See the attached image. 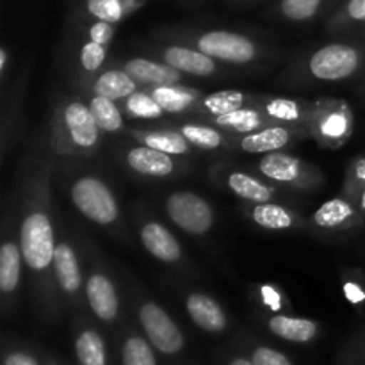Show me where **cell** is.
<instances>
[{"label":"cell","instance_id":"1","mask_svg":"<svg viewBox=\"0 0 365 365\" xmlns=\"http://www.w3.org/2000/svg\"><path fill=\"white\" fill-rule=\"evenodd\" d=\"M18 210V239L34 298L43 314L56 312L53 257L57 241L52 207V163L43 153H34L24 160Z\"/></svg>","mask_w":365,"mask_h":365},{"label":"cell","instance_id":"2","mask_svg":"<svg viewBox=\"0 0 365 365\" xmlns=\"http://www.w3.org/2000/svg\"><path fill=\"white\" fill-rule=\"evenodd\" d=\"M100 132L88 103L77 98L63 100L50 120V150L53 155L86 159L98 150Z\"/></svg>","mask_w":365,"mask_h":365},{"label":"cell","instance_id":"3","mask_svg":"<svg viewBox=\"0 0 365 365\" xmlns=\"http://www.w3.org/2000/svg\"><path fill=\"white\" fill-rule=\"evenodd\" d=\"M185 45L198 48L212 59L228 64H250L255 63L262 56L259 43L250 36L225 29H210V31L191 32L184 36Z\"/></svg>","mask_w":365,"mask_h":365},{"label":"cell","instance_id":"4","mask_svg":"<svg viewBox=\"0 0 365 365\" xmlns=\"http://www.w3.org/2000/svg\"><path fill=\"white\" fill-rule=\"evenodd\" d=\"M365 64V45L328 43L310 53L307 71L316 81L339 82L351 78Z\"/></svg>","mask_w":365,"mask_h":365},{"label":"cell","instance_id":"5","mask_svg":"<svg viewBox=\"0 0 365 365\" xmlns=\"http://www.w3.org/2000/svg\"><path fill=\"white\" fill-rule=\"evenodd\" d=\"M71 203L78 212L100 227H113L120 220V205L106 180L95 175L78 177L70 187Z\"/></svg>","mask_w":365,"mask_h":365},{"label":"cell","instance_id":"6","mask_svg":"<svg viewBox=\"0 0 365 365\" xmlns=\"http://www.w3.org/2000/svg\"><path fill=\"white\" fill-rule=\"evenodd\" d=\"M257 171L273 184L299 191H312L321 187L324 182V175L316 166L284 150L264 153L257 164Z\"/></svg>","mask_w":365,"mask_h":365},{"label":"cell","instance_id":"7","mask_svg":"<svg viewBox=\"0 0 365 365\" xmlns=\"http://www.w3.org/2000/svg\"><path fill=\"white\" fill-rule=\"evenodd\" d=\"M138 319L146 339L153 348L166 356L178 355L184 349L185 339L173 317L155 302L145 299L138 305Z\"/></svg>","mask_w":365,"mask_h":365},{"label":"cell","instance_id":"8","mask_svg":"<svg viewBox=\"0 0 365 365\" xmlns=\"http://www.w3.org/2000/svg\"><path fill=\"white\" fill-rule=\"evenodd\" d=\"M168 217L191 235H205L214 227V209L202 195L192 191H175L164 202Z\"/></svg>","mask_w":365,"mask_h":365},{"label":"cell","instance_id":"9","mask_svg":"<svg viewBox=\"0 0 365 365\" xmlns=\"http://www.w3.org/2000/svg\"><path fill=\"white\" fill-rule=\"evenodd\" d=\"M355 130V116L344 100H323L317 118L310 127L314 139L327 148H339L351 138Z\"/></svg>","mask_w":365,"mask_h":365},{"label":"cell","instance_id":"10","mask_svg":"<svg viewBox=\"0 0 365 365\" xmlns=\"http://www.w3.org/2000/svg\"><path fill=\"white\" fill-rule=\"evenodd\" d=\"M16 220V212H11L4 221V241L0 246V294H2L4 307L9 305L18 296L24 273V255H21L18 228L13 227Z\"/></svg>","mask_w":365,"mask_h":365},{"label":"cell","instance_id":"11","mask_svg":"<svg viewBox=\"0 0 365 365\" xmlns=\"http://www.w3.org/2000/svg\"><path fill=\"white\" fill-rule=\"evenodd\" d=\"M53 280L57 292L70 305H77L84 291V277H82L81 260L77 250L70 241H57L56 257H53Z\"/></svg>","mask_w":365,"mask_h":365},{"label":"cell","instance_id":"12","mask_svg":"<svg viewBox=\"0 0 365 365\" xmlns=\"http://www.w3.org/2000/svg\"><path fill=\"white\" fill-rule=\"evenodd\" d=\"M253 106L262 109L273 120V123L307 128V130H310L321 109V102H307V100L285 98V96H271V98L255 96Z\"/></svg>","mask_w":365,"mask_h":365},{"label":"cell","instance_id":"13","mask_svg":"<svg viewBox=\"0 0 365 365\" xmlns=\"http://www.w3.org/2000/svg\"><path fill=\"white\" fill-rule=\"evenodd\" d=\"M86 302L102 323H116L120 316V296L113 278L100 266H93L86 278Z\"/></svg>","mask_w":365,"mask_h":365},{"label":"cell","instance_id":"14","mask_svg":"<svg viewBox=\"0 0 365 365\" xmlns=\"http://www.w3.org/2000/svg\"><path fill=\"white\" fill-rule=\"evenodd\" d=\"M303 138H312L310 130L289 125L274 123L245 135H234V145L245 153H271L285 150Z\"/></svg>","mask_w":365,"mask_h":365},{"label":"cell","instance_id":"15","mask_svg":"<svg viewBox=\"0 0 365 365\" xmlns=\"http://www.w3.org/2000/svg\"><path fill=\"white\" fill-rule=\"evenodd\" d=\"M310 223L314 228L324 232H348L362 228L365 216L355 203L346 196H335L314 210Z\"/></svg>","mask_w":365,"mask_h":365},{"label":"cell","instance_id":"16","mask_svg":"<svg viewBox=\"0 0 365 365\" xmlns=\"http://www.w3.org/2000/svg\"><path fill=\"white\" fill-rule=\"evenodd\" d=\"M139 239L146 252L163 264H178L184 257L180 242L170 228L157 220H145L139 225Z\"/></svg>","mask_w":365,"mask_h":365},{"label":"cell","instance_id":"17","mask_svg":"<svg viewBox=\"0 0 365 365\" xmlns=\"http://www.w3.org/2000/svg\"><path fill=\"white\" fill-rule=\"evenodd\" d=\"M123 160L128 170L148 178H166L178 170L175 155L150 148L146 145L130 146V148L125 150Z\"/></svg>","mask_w":365,"mask_h":365},{"label":"cell","instance_id":"18","mask_svg":"<svg viewBox=\"0 0 365 365\" xmlns=\"http://www.w3.org/2000/svg\"><path fill=\"white\" fill-rule=\"evenodd\" d=\"M125 71L138 82L139 88H159V86L184 84V73L164 61L132 57L123 63Z\"/></svg>","mask_w":365,"mask_h":365},{"label":"cell","instance_id":"19","mask_svg":"<svg viewBox=\"0 0 365 365\" xmlns=\"http://www.w3.org/2000/svg\"><path fill=\"white\" fill-rule=\"evenodd\" d=\"M160 57L166 64L177 68L184 75L191 77H212L220 71L217 61L209 57L207 53L200 52L191 45H168L160 50Z\"/></svg>","mask_w":365,"mask_h":365},{"label":"cell","instance_id":"20","mask_svg":"<svg viewBox=\"0 0 365 365\" xmlns=\"http://www.w3.org/2000/svg\"><path fill=\"white\" fill-rule=\"evenodd\" d=\"M185 310L195 327L207 334H221L228 327V316L223 307L205 292H191L185 298Z\"/></svg>","mask_w":365,"mask_h":365},{"label":"cell","instance_id":"21","mask_svg":"<svg viewBox=\"0 0 365 365\" xmlns=\"http://www.w3.org/2000/svg\"><path fill=\"white\" fill-rule=\"evenodd\" d=\"M246 214L257 227L264 228V230L285 232L303 227V217L296 210L277 202L250 203Z\"/></svg>","mask_w":365,"mask_h":365},{"label":"cell","instance_id":"22","mask_svg":"<svg viewBox=\"0 0 365 365\" xmlns=\"http://www.w3.org/2000/svg\"><path fill=\"white\" fill-rule=\"evenodd\" d=\"M223 185L232 195L248 203H267L278 198V189L274 185L246 171H227L223 177Z\"/></svg>","mask_w":365,"mask_h":365},{"label":"cell","instance_id":"23","mask_svg":"<svg viewBox=\"0 0 365 365\" xmlns=\"http://www.w3.org/2000/svg\"><path fill=\"white\" fill-rule=\"evenodd\" d=\"M209 123H212L214 127L221 128V130L228 132L232 135L252 134V132L260 130V128L274 125L273 120L262 109L253 106V103L252 106L242 107V109L232 110L228 114L209 118Z\"/></svg>","mask_w":365,"mask_h":365},{"label":"cell","instance_id":"24","mask_svg":"<svg viewBox=\"0 0 365 365\" xmlns=\"http://www.w3.org/2000/svg\"><path fill=\"white\" fill-rule=\"evenodd\" d=\"M150 95L157 100L166 114H187L195 113L200 100L203 98L198 89L185 84L159 86V88H146Z\"/></svg>","mask_w":365,"mask_h":365},{"label":"cell","instance_id":"25","mask_svg":"<svg viewBox=\"0 0 365 365\" xmlns=\"http://www.w3.org/2000/svg\"><path fill=\"white\" fill-rule=\"evenodd\" d=\"M267 328L271 334L284 339L287 342H296V344H307L312 342L319 334V324L312 319L305 317H292L285 314H274L267 319Z\"/></svg>","mask_w":365,"mask_h":365},{"label":"cell","instance_id":"26","mask_svg":"<svg viewBox=\"0 0 365 365\" xmlns=\"http://www.w3.org/2000/svg\"><path fill=\"white\" fill-rule=\"evenodd\" d=\"M138 89V82L123 68H110V70L102 71V73L95 75L91 82L93 95L106 96V98L114 100L118 103L123 102Z\"/></svg>","mask_w":365,"mask_h":365},{"label":"cell","instance_id":"27","mask_svg":"<svg viewBox=\"0 0 365 365\" xmlns=\"http://www.w3.org/2000/svg\"><path fill=\"white\" fill-rule=\"evenodd\" d=\"M130 135L139 145H146L150 148L170 153V155L184 157L192 153V145L178 130H141V128H132Z\"/></svg>","mask_w":365,"mask_h":365},{"label":"cell","instance_id":"28","mask_svg":"<svg viewBox=\"0 0 365 365\" xmlns=\"http://www.w3.org/2000/svg\"><path fill=\"white\" fill-rule=\"evenodd\" d=\"M145 0H82V13L91 20L120 24L143 7Z\"/></svg>","mask_w":365,"mask_h":365},{"label":"cell","instance_id":"29","mask_svg":"<svg viewBox=\"0 0 365 365\" xmlns=\"http://www.w3.org/2000/svg\"><path fill=\"white\" fill-rule=\"evenodd\" d=\"M255 96H250L246 93L237 91V89H223V91L210 93V95H203L200 100L198 107H196V114H205V116H221V114H228L232 110L242 109L246 106H252Z\"/></svg>","mask_w":365,"mask_h":365},{"label":"cell","instance_id":"30","mask_svg":"<svg viewBox=\"0 0 365 365\" xmlns=\"http://www.w3.org/2000/svg\"><path fill=\"white\" fill-rule=\"evenodd\" d=\"M177 130L187 139L192 148L217 150L221 146L234 145V135L212 123H178Z\"/></svg>","mask_w":365,"mask_h":365},{"label":"cell","instance_id":"31","mask_svg":"<svg viewBox=\"0 0 365 365\" xmlns=\"http://www.w3.org/2000/svg\"><path fill=\"white\" fill-rule=\"evenodd\" d=\"M341 2L342 0H278L277 14L284 20L303 24L330 11L334 6L337 7Z\"/></svg>","mask_w":365,"mask_h":365},{"label":"cell","instance_id":"32","mask_svg":"<svg viewBox=\"0 0 365 365\" xmlns=\"http://www.w3.org/2000/svg\"><path fill=\"white\" fill-rule=\"evenodd\" d=\"M331 32H365V0H342L328 20Z\"/></svg>","mask_w":365,"mask_h":365},{"label":"cell","instance_id":"33","mask_svg":"<svg viewBox=\"0 0 365 365\" xmlns=\"http://www.w3.org/2000/svg\"><path fill=\"white\" fill-rule=\"evenodd\" d=\"M75 356L78 365H107L103 337L91 327H84L75 337Z\"/></svg>","mask_w":365,"mask_h":365},{"label":"cell","instance_id":"34","mask_svg":"<svg viewBox=\"0 0 365 365\" xmlns=\"http://www.w3.org/2000/svg\"><path fill=\"white\" fill-rule=\"evenodd\" d=\"M89 109H91L93 118H95L96 125L102 132L107 134H116L125 128V118L123 109L114 100L106 98V96L93 95L88 102Z\"/></svg>","mask_w":365,"mask_h":365},{"label":"cell","instance_id":"35","mask_svg":"<svg viewBox=\"0 0 365 365\" xmlns=\"http://www.w3.org/2000/svg\"><path fill=\"white\" fill-rule=\"evenodd\" d=\"M120 103L123 113L134 120H159L166 114L146 88H139Z\"/></svg>","mask_w":365,"mask_h":365},{"label":"cell","instance_id":"36","mask_svg":"<svg viewBox=\"0 0 365 365\" xmlns=\"http://www.w3.org/2000/svg\"><path fill=\"white\" fill-rule=\"evenodd\" d=\"M153 346L148 339L130 334L123 339L121 344V364L123 365H157Z\"/></svg>","mask_w":365,"mask_h":365},{"label":"cell","instance_id":"37","mask_svg":"<svg viewBox=\"0 0 365 365\" xmlns=\"http://www.w3.org/2000/svg\"><path fill=\"white\" fill-rule=\"evenodd\" d=\"M107 52H109V46L88 39L81 46V52H78V64H81L82 71L88 75L98 73L100 68L106 63Z\"/></svg>","mask_w":365,"mask_h":365},{"label":"cell","instance_id":"38","mask_svg":"<svg viewBox=\"0 0 365 365\" xmlns=\"http://www.w3.org/2000/svg\"><path fill=\"white\" fill-rule=\"evenodd\" d=\"M365 187V155L356 157L351 160L348 168V173H346V182H344V196L346 198H351L353 195Z\"/></svg>","mask_w":365,"mask_h":365},{"label":"cell","instance_id":"39","mask_svg":"<svg viewBox=\"0 0 365 365\" xmlns=\"http://www.w3.org/2000/svg\"><path fill=\"white\" fill-rule=\"evenodd\" d=\"M250 359H252V362L255 365H292L291 359L287 355L264 344L255 346L252 349V353H250Z\"/></svg>","mask_w":365,"mask_h":365},{"label":"cell","instance_id":"40","mask_svg":"<svg viewBox=\"0 0 365 365\" xmlns=\"http://www.w3.org/2000/svg\"><path fill=\"white\" fill-rule=\"evenodd\" d=\"M342 291L346 299L353 305H364L365 303V277L360 273H351L342 282Z\"/></svg>","mask_w":365,"mask_h":365},{"label":"cell","instance_id":"41","mask_svg":"<svg viewBox=\"0 0 365 365\" xmlns=\"http://www.w3.org/2000/svg\"><path fill=\"white\" fill-rule=\"evenodd\" d=\"M114 34H116V25L109 24V21L91 20L88 27V39L100 43V45L109 46L114 39Z\"/></svg>","mask_w":365,"mask_h":365},{"label":"cell","instance_id":"42","mask_svg":"<svg viewBox=\"0 0 365 365\" xmlns=\"http://www.w3.org/2000/svg\"><path fill=\"white\" fill-rule=\"evenodd\" d=\"M259 299L264 307L271 309L273 312H278L284 307V294L273 284L259 285Z\"/></svg>","mask_w":365,"mask_h":365},{"label":"cell","instance_id":"43","mask_svg":"<svg viewBox=\"0 0 365 365\" xmlns=\"http://www.w3.org/2000/svg\"><path fill=\"white\" fill-rule=\"evenodd\" d=\"M4 365H39V362L24 349H11L4 355Z\"/></svg>","mask_w":365,"mask_h":365},{"label":"cell","instance_id":"44","mask_svg":"<svg viewBox=\"0 0 365 365\" xmlns=\"http://www.w3.org/2000/svg\"><path fill=\"white\" fill-rule=\"evenodd\" d=\"M349 200H351V202L355 203L356 209H359L360 212H362L364 216H365V187L360 189V191L356 192V195H353Z\"/></svg>","mask_w":365,"mask_h":365},{"label":"cell","instance_id":"45","mask_svg":"<svg viewBox=\"0 0 365 365\" xmlns=\"http://www.w3.org/2000/svg\"><path fill=\"white\" fill-rule=\"evenodd\" d=\"M7 57H9V52H7V48L4 46V48L0 50V73H2V78H4V75H6V70H7Z\"/></svg>","mask_w":365,"mask_h":365},{"label":"cell","instance_id":"46","mask_svg":"<svg viewBox=\"0 0 365 365\" xmlns=\"http://www.w3.org/2000/svg\"><path fill=\"white\" fill-rule=\"evenodd\" d=\"M228 365H255L252 362V359H245V356H235L232 359V362Z\"/></svg>","mask_w":365,"mask_h":365},{"label":"cell","instance_id":"47","mask_svg":"<svg viewBox=\"0 0 365 365\" xmlns=\"http://www.w3.org/2000/svg\"><path fill=\"white\" fill-rule=\"evenodd\" d=\"M232 4H248V2H253V0H230Z\"/></svg>","mask_w":365,"mask_h":365},{"label":"cell","instance_id":"48","mask_svg":"<svg viewBox=\"0 0 365 365\" xmlns=\"http://www.w3.org/2000/svg\"><path fill=\"white\" fill-rule=\"evenodd\" d=\"M362 355H364V362H365V339H364V344H362Z\"/></svg>","mask_w":365,"mask_h":365}]
</instances>
